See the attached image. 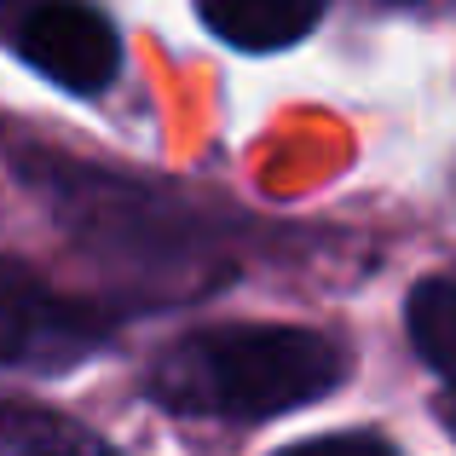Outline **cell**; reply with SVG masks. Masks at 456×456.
<instances>
[{"mask_svg":"<svg viewBox=\"0 0 456 456\" xmlns=\"http://www.w3.org/2000/svg\"><path fill=\"white\" fill-rule=\"evenodd\" d=\"M278 456H393L381 439H364V434H330V439H306V445H289Z\"/></svg>","mask_w":456,"mask_h":456,"instance_id":"8","label":"cell"},{"mask_svg":"<svg viewBox=\"0 0 456 456\" xmlns=\"http://www.w3.org/2000/svg\"><path fill=\"white\" fill-rule=\"evenodd\" d=\"M346 376L341 346L312 330L278 323H220L174 341L151 370L156 404L179 416H232V422H266V416L301 411L335 393Z\"/></svg>","mask_w":456,"mask_h":456,"instance_id":"2","label":"cell"},{"mask_svg":"<svg viewBox=\"0 0 456 456\" xmlns=\"http://www.w3.org/2000/svg\"><path fill=\"white\" fill-rule=\"evenodd\" d=\"M0 456H110V451L69 416L35 411V404H6L0 411Z\"/></svg>","mask_w":456,"mask_h":456,"instance_id":"6","label":"cell"},{"mask_svg":"<svg viewBox=\"0 0 456 456\" xmlns=\"http://www.w3.org/2000/svg\"><path fill=\"white\" fill-rule=\"evenodd\" d=\"M116 335V318L93 301L58 295L46 278H35L18 260H0V364L6 370H64L87 364Z\"/></svg>","mask_w":456,"mask_h":456,"instance_id":"3","label":"cell"},{"mask_svg":"<svg viewBox=\"0 0 456 456\" xmlns=\"http://www.w3.org/2000/svg\"><path fill=\"white\" fill-rule=\"evenodd\" d=\"M18 167L29 179V191H41L53 202L64 232L99 260V272L134 306L208 295L214 283L232 278L214 237L167 191L104 174V167L64 162V156H46V151L18 156Z\"/></svg>","mask_w":456,"mask_h":456,"instance_id":"1","label":"cell"},{"mask_svg":"<svg viewBox=\"0 0 456 456\" xmlns=\"http://www.w3.org/2000/svg\"><path fill=\"white\" fill-rule=\"evenodd\" d=\"M197 12L220 41L243 53H278L323 18V0H197Z\"/></svg>","mask_w":456,"mask_h":456,"instance_id":"5","label":"cell"},{"mask_svg":"<svg viewBox=\"0 0 456 456\" xmlns=\"http://www.w3.org/2000/svg\"><path fill=\"white\" fill-rule=\"evenodd\" d=\"M404 318H411L416 353H422L428 364L439 370V376L456 381V283H451V278L416 283V295H411V306H404Z\"/></svg>","mask_w":456,"mask_h":456,"instance_id":"7","label":"cell"},{"mask_svg":"<svg viewBox=\"0 0 456 456\" xmlns=\"http://www.w3.org/2000/svg\"><path fill=\"white\" fill-rule=\"evenodd\" d=\"M445 428L456 434V393H451V404H445Z\"/></svg>","mask_w":456,"mask_h":456,"instance_id":"10","label":"cell"},{"mask_svg":"<svg viewBox=\"0 0 456 456\" xmlns=\"http://www.w3.org/2000/svg\"><path fill=\"white\" fill-rule=\"evenodd\" d=\"M23 6H35V0H0V18H18Z\"/></svg>","mask_w":456,"mask_h":456,"instance_id":"9","label":"cell"},{"mask_svg":"<svg viewBox=\"0 0 456 456\" xmlns=\"http://www.w3.org/2000/svg\"><path fill=\"white\" fill-rule=\"evenodd\" d=\"M18 53L64 93H104L122 69V35L87 0H35L12 18Z\"/></svg>","mask_w":456,"mask_h":456,"instance_id":"4","label":"cell"}]
</instances>
